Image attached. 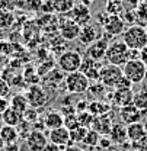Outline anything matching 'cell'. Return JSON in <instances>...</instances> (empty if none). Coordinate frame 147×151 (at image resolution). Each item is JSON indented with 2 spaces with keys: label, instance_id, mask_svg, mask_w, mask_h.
Wrapping results in <instances>:
<instances>
[{
  "label": "cell",
  "instance_id": "obj_7",
  "mask_svg": "<svg viewBox=\"0 0 147 151\" xmlns=\"http://www.w3.org/2000/svg\"><path fill=\"white\" fill-rule=\"evenodd\" d=\"M80 29H82V26H79L73 19H70L67 15H66V18L60 19L58 34L64 41H76L80 35Z\"/></svg>",
  "mask_w": 147,
  "mask_h": 151
},
{
  "label": "cell",
  "instance_id": "obj_21",
  "mask_svg": "<svg viewBox=\"0 0 147 151\" xmlns=\"http://www.w3.org/2000/svg\"><path fill=\"white\" fill-rule=\"evenodd\" d=\"M0 118H1V122H3V125H9V127H18L19 124L23 121V115L22 113L16 112V111H13L12 108H9V109H6L4 112L0 115Z\"/></svg>",
  "mask_w": 147,
  "mask_h": 151
},
{
  "label": "cell",
  "instance_id": "obj_49",
  "mask_svg": "<svg viewBox=\"0 0 147 151\" xmlns=\"http://www.w3.org/2000/svg\"><path fill=\"white\" fill-rule=\"evenodd\" d=\"M138 58H140V51L128 48V60H138Z\"/></svg>",
  "mask_w": 147,
  "mask_h": 151
},
{
  "label": "cell",
  "instance_id": "obj_59",
  "mask_svg": "<svg viewBox=\"0 0 147 151\" xmlns=\"http://www.w3.org/2000/svg\"><path fill=\"white\" fill-rule=\"evenodd\" d=\"M146 32H147V26H146Z\"/></svg>",
  "mask_w": 147,
  "mask_h": 151
},
{
  "label": "cell",
  "instance_id": "obj_9",
  "mask_svg": "<svg viewBox=\"0 0 147 151\" xmlns=\"http://www.w3.org/2000/svg\"><path fill=\"white\" fill-rule=\"evenodd\" d=\"M26 99H28V103L31 108L34 109H39V108H44L48 102V94L47 92L39 86V84H35V86H31L28 89V92L25 93Z\"/></svg>",
  "mask_w": 147,
  "mask_h": 151
},
{
  "label": "cell",
  "instance_id": "obj_18",
  "mask_svg": "<svg viewBox=\"0 0 147 151\" xmlns=\"http://www.w3.org/2000/svg\"><path fill=\"white\" fill-rule=\"evenodd\" d=\"M112 118H111V112L101 115V116H95V121L92 124V129L98 132L99 135H109L111 129H112Z\"/></svg>",
  "mask_w": 147,
  "mask_h": 151
},
{
  "label": "cell",
  "instance_id": "obj_28",
  "mask_svg": "<svg viewBox=\"0 0 147 151\" xmlns=\"http://www.w3.org/2000/svg\"><path fill=\"white\" fill-rule=\"evenodd\" d=\"M15 23V15L13 12L0 9V29H9Z\"/></svg>",
  "mask_w": 147,
  "mask_h": 151
},
{
  "label": "cell",
  "instance_id": "obj_50",
  "mask_svg": "<svg viewBox=\"0 0 147 151\" xmlns=\"http://www.w3.org/2000/svg\"><path fill=\"white\" fill-rule=\"evenodd\" d=\"M44 151H63V147H58V145H55L53 142H48L47 147L44 148Z\"/></svg>",
  "mask_w": 147,
  "mask_h": 151
},
{
  "label": "cell",
  "instance_id": "obj_20",
  "mask_svg": "<svg viewBox=\"0 0 147 151\" xmlns=\"http://www.w3.org/2000/svg\"><path fill=\"white\" fill-rule=\"evenodd\" d=\"M111 111H112V105L102 99L89 102V106H88V112H91L93 116H101V115L109 113Z\"/></svg>",
  "mask_w": 147,
  "mask_h": 151
},
{
  "label": "cell",
  "instance_id": "obj_23",
  "mask_svg": "<svg viewBox=\"0 0 147 151\" xmlns=\"http://www.w3.org/2000/svg\"><path fill=\"white\" fill-rule=\"evenodd\" d=\"M0 139L4 144H12V142H18L19 134L18 129L15 127H9V125H3L0 129Z\"/></svg>",
  "mask_w": 147,
  "mask_h": 151
},
{
  "label": "cell",
  "instance_id": "obj_33",
  "mask_svg": "<svg viewBox=\"0 0 147 151\" xmlns=\"http://www.w3.org/2000/svg\"><path fill=\"white\" fill-rule=\"evenodd\" d=\"M105 12L108 15H114V16H119L122 12V6L121 1H112V0H106L105 4Z\"/></svg>",
  "mask_w": 147,
  "mask_h": 151
},
{
  "label": "cell",
  "instance_id": "obj_51",
  "mask_svg": "<svg viewBox=\"0 0 147 151\" xmlns=\"http://www.w3.org/2000/svg\"><path fill=\"white\" fill-rule=\"evenodd\" d=\"M140 60L143 61V64L147 67V45L140 51Z\"/></svg>",
  "mask_w": 147,
  "mask_h": 151
},
{
  "label": "cell",
  "instance_id": "obj_22",
  "mask_svg": "<svg viewBox=\"0 0 147 151\" xmlns=\"http://www.w3.org/2000/svg\"><path fill=\"white\" fill-rule=\"evenodd\" d=\"M127 135H128V141L130 142L140 141L141 138L147 137V132H146V129H144L143 122H137V124L127 125Z\"/></svg>",
  "mask_w": 147,
  "mask_h": 151
},
{
  "label": "cell",
  "instance_id": "obj_43",
  "mask_svg": "<svg viewBox=\"0 0 147 151\" xmlns=\"http://www.w3.org/2000/svg\"><path fill=\"white\" fill-rule=\"evenodd\" d=\"M42 1L44 0H26V7L31 9V10H41L42 7Z\"/></svg>",
  "mask_w": 147,
  "mask_h": 151
},
{
  "label": "cell",
  "instance_id": "obj_41",
  "mask_svg": "<svg viewBox=\"0 0 147 151\" xmlns=\"http://www.w3.org/2000/svg\"><path fill=\"white\" fill-rule=\"evenodd\" d=\"M114 89H133V83L130 81L125 76H122V77L119 78V81L115 84Z\"/></svg>",
  "mask_w": 147,
  "mask_h": 151
},
{
  "label": "cell",
  "instance_id": "obj_35",
  "mask_svg": "<svg viewBox=\"0 0 147 151\" xmlns=\"http://www.w3.org/2000/svg\"><path fill=\"white\" fill-rule=\"evenodd\" d=\"M77 127H80L79 125V121H77V113L64 116V128H67L69 131H72V129L77 128Z\"/></svg>",
  "mask_w": 147,
  "mask_h": 151
},
{
  "label": "cell",
  "instance_id": "obj_15",
  "mask_svg": "<svg viewBox=\"0 0 147 151\" xmlns=\"http://www.w3.org/2000/svg\"><path fill=\"white\" fill-rule=\"evenodd\" d=\"M99 38H101V31H99L98 25L88 23V25H85V26L80 29V35H79L77 39H79V42H80L82 45L89 47L95 41H98Z\"/></svg>",
  "mask_w": 147,
  "mask_h": 151
},
{
  "label": "cell",
  "instance_id": "obj_5",
  "mask_svg": "<svg viewBox=\"0 0 147 151\" xmlns=\"http://www.w3.org/2000/svg\"><path fill=\"white\" fill-rule=\"evenodd\" d=\"M147 67L143 64V61L138 60H128L124 65H122V73L128 78L133 84L135 83H143L144 76H146Z\"/></svg>",
  "mask_w": 147,
  "mask_h": 151
},
{
  "label": "cell",
  "instance_id": "obj_37",
  "mask_svg": "<svg viewBox=\"0 0 147 151\" xmlns=\"http://www.w3.org/2000/svg\"><path fill=\"white\" fill-rule=\"evenodd\" d=\"M140 0H121V6H122V12H133L138 7Z\"/></svg>",
  "mask_w": 147,
  "mask_h": 151
},
{
  "label": "cell",
  "instance_id": "obj_2",
  "mask_svg": "<svg viewBox=\"0 0 147 151\" xmlns=\"http://www.w3.org/2000/svg\"><path fill=\"white\" fill-rule=\"evenodd\" d=\"M105 61L112 65L122 67L128 61V47L124 44L122 39L119 41H112L106 50L105 54Z\"/></svg>",
  "mask_w": 147,
  "mask_h": 151
},
{
  "label": "cell",
  "instance_id": "obj_29",
  "mask_svg": "<svg viewBox=\"0 0 147 151\" xmlns=\"http://www.w3.org/2000/svg\"><path fill=\"white\" fill-rule=\"evenodd\" d=\"M135 15V25H141V26H147V6L144 3L140 1L138 7L134 10Z\"/></svg>",
  "mask_w": 147,
  "mask_h": 151
},
{
  "label": "cell",
  "instance_id": "obj_44",
  "mask_svg": "<svg viewBox=\"0 0 147 151\" xmlns=\"http://www.w3.org/2000/svg\"><path fill=\"white\" fill-rule=\"evenodd\" d=\"M88 106H89V102H88V100H79V102H76V103H74L76 113L86 112V111H88Z\"/></svg>",
  "mask_w": 147,
  "mask_h": 151
},
{
  "label": "cell",
  "instance_id": "obj_4",
  "mask_svg": "<svg viewBox=\"0 0 147 151\" xmlns=\"http://www.w3.org/2000/svg\"><path fill=\"white\" fill-rule=\"evenodd\" d=\"M82 60H83V55L80 52L69 50V51H64V52L60 54L58 60H57V65H58V68L63 73L70 74V73H74V71L80 70Z\"/></svg>",
  "mask_w": 147,
  "mask_h": 151
},
{
  "label": "cell",
  "instance_id": "obj_46",
  "mask_svg": "<svg viewBox=\"0 0 147 151\" xmlns=\"http://www.w3.org/2000/svg\"><path fill=\"white\" fill-rule=\"evenodd\" d=\"M10 108V102L6 99V97H0V115L4 112L6 109Z\"/></svg>",
  "mask_w": 147,
  "mask_h": 151
},
{
  "label": "cell",
  "instance_id": "obj_38",
  "mask_svg": "<svg viewBox=\"0 0 147 151\" xmlns=\"http://www.w3.org/2000/svg\"><path fill=\"white\" fill-rule=\"evenodd\" d=\"M18 4H19L18 0H0V9H3V10L13 12L18 7Z\"/></svg>",
  "mask_w": 147,
  "mask_h": 151
},
{
  "label": "cell",
  "instance_id": "obj_13",
  "mask_svg": "<svg viewBox=\"0 0 147 151\" xmlns=\"http://www.w3.org/2000/svg\"><path fill=\"white\" fill-rule=\"evenodd\" d=\"M25 141H26V147H28L29 151H44L47 144L50 142L48 137L42 131H37V129H34L31 132L29 137Z\"/></svg>",
  "mask_w": 147,
  "mask_h": 151
},
{
  "label": "cell",
  "instance_id": "obj_48",
  "mask_svg": "<svg viewBox=\"0 0 147 151\" xmlns=\"http://www.w3.org/2000/svg\"><path fill=\"white\" fill-rule=\"evenodd\" d=\"M3 150H4V151H20V145H19V142H12V144H4Z\"/></svg>",
  "mask_w": 147,
  "mask_h": 151
},
{
  "label": "cell",
  "instance_id": "obj_42",
  "mask_svg": "<svg viewBox=\"0 0 147 151\" xmlns=\"http://www.w3.org/2000/svg\"><path fill=\"white\" fill-rule=\"evenodd\" d=\"M99 147L102 150H109L112 147V141L108 135H101V139H99Z\"/></svg>",
  "mask_w": 147,
  "mask_h": 151
},
{
  "label": "cell",
  "instance_id": "obj_39",
  "mask_svg": "<svg viewBox=\"0 0 147 151\" xmlns=\"http://www.w3.org/2000/svg\"><path fill=\"white\" fill-rule=\"evenodd\" d=\"M9 93H10V84L3 77H0V97H7Z\"/></svg>",
  "mask_w": 147,
  "mask_h": 151
},
{
  "label": "cell",
  "instance_id": "obj_53",
  "mask_svg": "<svg viewBox=\"0 0 147 151\" xmlns=\"http://www.w3.org/2000/svg\"><path fill=\"white\" fill-rule=\"evenodd\" d=\"M77 1H80V3H83V4H86V6H89V4L92 3L93 0H77Z\"/></svg>",
  "mask_w": 147,
  "mask_h": 151
},
{
  "label": "cell",
  "instance_id": "obj_60",
  "mask_svg": "<svg viewBox=\"0 0 147 151\" xmlns=\"http://www.w3.org/2000/svg\"><path fill=\"white\" fill-rule=\"evenodd\" d=\"M140 1H141V0H140Z\"/></svg>",
  "mask_w": 147,
  "mask_h": 151
},
{
  "label": "cell",
  "instance_id": "obj_24",
  "mask_svg": "<svg viewBox=\"0 0 147 151\" xmlns=\"http://www.w3.org/2000/svg\"><path fill=\"white\" fill-rule=\"evenodd\" d=\"M9 102H10V108H12L13 111H16V112L22 113V115L26 112V109L29 108V103H28L26 96H25V94H22V93L15 94Z\"/></svg>",
  "mask_w": 147,
  "mask_h": 151
},
{
  "label": "cell",
  "instance_id": "obj_47",
  "mask_svg": "<svg viewBox=\"0 0 147 151\" xmlns=\"http://www.w3.org/2000/svg\"><path fill=\"white\" fill-rule=\"evenodd\" d=\"M108 18H109V15H108V13H106L105 10H104V12H99V13L96 15V19H98V23H99L101 26H102V25H104V23L106 22V19H108Z\"/></svg>",
  "mask_w": 147,
  "mask_h": 151
},
{
  "label": "cell",
  "instance_id": "obj_1",
  "mask_svg": "<svg viewBox=\"0 0 147 151\" xmlns=\"http://www.w3.org/2000/svg\"><path fill=\"white\" fill-rule=\"evenodd\" d=\"M124 44L131 50H138L141 51L147 45V32L146 28L141 25H131L128 26L124 34L121 35Z\"/></svg>",
  "mask_w": 147,
  "mask_h": 151
},
{
  "label": "cell",
  "instance_id": "obj_45",
  "mask_svg": "<svg viewBox=\"0 0 147 151\" xmlns=\"http://www.w3.org/2000/svg\"><path fill=\"white\" fill-rule=\"evenodd\" d=\"M42 12H47V13H53L54 12V6H53V0H44L42 1V7H41Z\"/></svg>",
  "mask_w": 147,
  "mask_h": 151
},
{
  "label": "cell",
  "instance_id": "obj_55",
  "mask_svg": "<svg viewBox=\"0 0 147 151\" xmlns=\"http://www.w3.org/2000/svg\"><path fill=\"white\" fill-rule=\"evenodd\" d=\"M143 125H144V129H146V132H147V116L144 118V122H143Z\"/></svg>",
  "mask_w": 147,
  "mask_h": 151
},
{
  "label": "cell",
  "instance_id": "obj_19",
  "mask_svg": "<svg viewBox=\"0 0 147 151\" xmlns=\"http://www.w3.org/2000/svg\"><path fill=\"white\" fill-rule=\"evenodd\" d=\"M44 127L48 128L50 131L55 129V128H60V127H64V116L60 111H48L44 116Z\"/></svg>",
  "mask_w": 147,
  "mask_h": 151
},
{
  "label": "cell",
  "instance_id": "obj_52",
  "mask_svg": "<svg viewBox=\"0 0 147 151\" xmlns=\"http://www.w3.org/2000/svg\"><path fill=\"white\" fill-rule=\"evenodd\" d=\"M63 151H85L82 147H79V145H76V144H72V145H67V147H64V150Z\"/></svg>",
  "mask_w": 147,
  "mask_h": 151
},
{
  "label": "cell",
  "instance_id": "obj_30",
  "mask_svg": "<svg viewBox=\"0 0 147 151\" xmlns=\"http://www.w3.org/2000/svg\"><path fill=\"white\" fill-rule=\"evenodd\" d=\"M99 139H101V135L98 134V132L95 131V129H88L86 132V137H85V139H83V145H86V147H98L99 145Z\"/></svg>",
  "mask_w": 147,
  "mask_h": 151
},
{
  "label": "cell",
  "instance_id": "obj_8",
  "mask_svg": "<svg viewBox=\"0 0 147 151\" xmlns=\"http://www.w3.org/2000/svg\"><path fill=\"white\" fill-rule=\"evenodd\" d=\"M109 35L105 34V37H101L98 41H95L93 44H91L88 48H86V54L85 57H89L95 61H102L105 60V54H106V50L109 47Z\"/></svg>",
  "mask_w": 147,
  "mask_h": 151
},
{
  "label": "cell",
  "instance_id": "obj_57",
  "mask_svg": "<svg viewBox=\"0 0 147 151\" xmlns=\"http://www.w3.org/2000/svg\"><path fill=\"white\" fill-rule=\"evenodd\" d=\"M141 3H144V4L147 6V0H141Z\"/></svg>",
  "mask_w": 147,
  "mask_h": 151
},
{
  "label": "cell",
  "instance_id": "obj_16",
  "mask_svg": "<svg viewBox=\"0 0 147 151\" xmlns=\"http://www.w3.org/2000/svg\"><path fill=\"white\" fill-rule=\"evenodd\" d=\"M48 141L53 142L58 147H67V145H72V141H70V131L64 127H60V128H55L51 129L48 134Z\"/></svg>",
  "mask_w": 147,
  "mask_h": 151
},
{
  "label": "cell",
  "instance_id": "obj_14",
  "mask_svg": "<svg viewBox=\"0 0 147 151\" xmlns=\"http://www.w3.org/2000/svg\"><path fill=\"white\" fill-rule=\"evenodd\" d=\"M134 100V90L133 89H114L111 94V105L118 108L131 105Z\"/></svg>",
  "mask_w": 147,
  "mask_h": 151
},
{
  "label": "cell",
  "instance_id": "obj_3",
  "mask_svg": "<svg viewBox=\"0 0 147 151\" xmlns=\"http://www.w3.org/2000/svg\"><path fill=\"white\" fill-rule=\"evenodd\" d=\"M91 86V81L82 71H74L66 76L64 78V87L69 94H82L86 93Z\"/></svg>",
  "mask_w": 147,
  "mask_h": 151
},
{
  "label": "cell",
  "instance_id": "obj_36",
  "mask_svg": "<svg viewBox=\"0 0 147 151\" xmlns=\"http://www.w3.org/2000/svg\"><path fill=\"white\" fill-rule=\"evenodd\" d=\"M23 119L26 121V122H29V124H35L38 121V109H34V108H28L26 109V112L23 113Z\"/></svg>",
  "mask_w": 147,
  "mask_h": 151
},
{
  "label": "cell",
  "instance_id": "obj_11",
  "mask_svg": "<svg viewBox=\"0 0 147 151\" xmlns=\"http://www.w3.org/2000/svg\"><path fill=\"white\" fill-rule=\"evenodd\" d=\"M118 116H119V121H121L124 125H131V124L141 122V119L144 118L143 112H141L135 105H133V103H131V105H127V106L119 108Z\"/></svg>",
  "mask_w": 147,
  "mask_h": 151
},
{
  "label": "cell",
  "instance_id": "obj_31",
  "mask_svg": "<svg viewBox=\"0 0 147 151\" xmlns=\"http://www.w3.org/2000/svg\"><path fill=\"white\" fill-rule=\"evenodd\" d=\"M86 132H88V128H83V127H77L70 131V141L72 144H82L85 137H86Z\"/></svg>",
  "mask_w": 147,
  "mask_h": 151
},
{
  "label": "cell",
  "instance_id": "obj_27",
  "mask_svg": "<svg viewBox=\"0 0 147 151\" xmlns=\"http://www.w3.org/2000/svg\"><path fill=\"white\" fill-rule=\"evenodd\" d=\"M133 105H135L143 115H147V90L146 89H141L138 92L134 93V100H133Z\"/></svg>",
  "mask_w": 147,
  "mask_h": 151
},
{
  "label": "cell",
  "instance_id": "obj_10",
  "mask_svg": "<svg viewBox=\"0 0 147 151\" xmlns=\"http://www.w3.org/2000/svg\"><path fill=\"white\" fill-rule=\"evenodd\" d=\"M67 16L70 19H73L74 22L79 25V26H85V25H88V23H91V19H92V13H91V9H89V6H86V4H83V3H80V1H77L76 4H74V7L67 13Z\"/></svg>",
  "mask_w": 147,
  "mask_h": 151
},
{
  "label": "cell",
  "instance_id": "obj_54",
  "mask_svg": "<svg viewBox=\"0 0 147 151\" xmlns=\"http://www.w3.org/2000/svg\"><path fill=\"white\" fill-rule=\"evenodd\" d=\"M143 89L147 90V71H146V76H144V80H143Z\"/></svg>",
  "mask_w": 147,
  "mask_h": 151
},
{
  "label": "cell",
  "instance_id": "obj_26",
  "mask_svg": "<svg viewBox=\"0 0 147 151\" xmlns=\"http://www.w3.org/2000/svg\"><path fill=\"white\" fill-rule=\"evenodd\" d=\"M76 4V0H53L54 12L58 15H67Z\"/></svg>",
  "mask_w": 147,
  "mask_h": 151
},
{
  "label": "cell",
  "instance_id": "obj_58",
  "mask_svg": "<svg viewBox=\"0 0 147 151\" xmlns=\"http://www.w3.org/2000/svg\"><path fill=\"white\" fill-rule=\"evenodd\" d=\"M112 1H121V0H112Z\"/></svg>",
  "mask_w": 147,
  "mask_h": 151
},
{
  "label": "cell",
  "instance_id": "obj_17",
  "mask_svg": "<svg viewBox=\"0 0 147 151\" xmlns=\"http://www.w3.org/2000/svg\"><path fill=\"white\" fill-rule=\"evenodd\" d=\"M108 137L111 138L112 144H115V145H124V144L130 142L128 135H127V125H124L122 122H114L112 129Z\"/></svg>",
  "mask_w": 147,
  "mask_h": 151
},
{
  "label": "cell",
  "instance_id": "obj_56",
  "mask_svg": "<svg viewBox=\"0 0 147 151\" xmlns=\"http://www.w3.org/2000/svg\"><path fill=\"white\" fill-rule=\"evenodd\" d=\"M3 147H4V142L0 139V150H3Z\"/></svg>",
  "mask_w": 147,
  "mask_h": 151
},
{
  "label": "cell",
  "instance_id": "obj_25",
  "mask_svg": "<svg viewBox=\"0 0 147 151\" xmlns=\"http://www.w3.org/2000/svg\"><path fill=\"white\" fill-rule=\"evenodd\" d=\"M106 89H108V87H105L102 83L93 81V83H91V86H89V89H88L86 93H88V96L91 94V97H92L93 100H101V97H102V100H104Z\"/></svg>",
  "mask_w": 147,
  "mask_h": 151
},
{
  "label": "cell",
  "instance_id": "obj_32",
  "mask_svg": "<svg viewBox=\"0 0 147 151\" xmlns=\"http://www.w3.org/2000/svg\"><path fill=\"white\" fill-rule=\"evenodd\" d=\"M77 121H79V125L83 127V128H88L91 129L92 128V124L95 121V116L91 112H79L77 113Z\"/></svg>",
  "mask_w": 147,
  "mask_h": 151
},
{
  "label": "cell",
  "instance_id": "obj_6",
  "mask_svg": "<svg viewBox=\"0 0 147 151\" xmlns=\"http://www.w3.org/2000/svg\"><path fill=\"white\" fill-rule=\"evenodd\" d=\"M124 76L122 73V67L118 65H112V64H106L102 65L101 73H99V83H102L105 87L108 89H114L115 84L119 81V78Z\"/></svg>",
  "mask_w": 147,
  "mask_h": 151
},
{
  "label": "cell",
  "instance_id": "obj_40",
  "mask_svg": "<svg viewBox=\"0 0 147 151\" xmlns=\"http://www.w3.org/2000/svg\"><path fill=\"white\" fill-rule=\"evenodd\" d=\"M121 19L124 20V23L125 25H133V23H135V15H134V10L133 12H121Z\"/></svg>",
  "mask_w": 147,
  "mask_h": 151
},
{
  "label": "cell",
  "instance_id": "obj_34",
  "mask_svg": "<svg viewBox=\"0 0 147 151\" xmlns=\"http://www.w3.org/2000/svg\"><path fill=\"white\" fill-rule=\"evenodd\" d=\"M16 129H18L19 138H22V139H26V138L29 137V134L34 131V129H32V124L26 122L25 119H23V121L19 124L18 127H16Z\"/></svg>",
  "mask_w": 147,
  "mask_h": 151
},
{
  "label": "cell",
  "instance_id": "obj_12",
  "mask_svg": "<svg viewBox=\"0 0 147 151\" xmlns=\"http://www.w3.org/2000/svg\"><path fill=\"white\" fill-rule=\"evenodd\" d=\"M102 29H104V34H106L111 38H114V37H118V35H122L124 34L125 23L121 19V16L109 15V18L106 19V22L102 25Z\"/></svg>",
  "mask_w": 147,
  "mask_h": 151
}]
</instances>
